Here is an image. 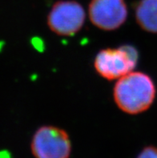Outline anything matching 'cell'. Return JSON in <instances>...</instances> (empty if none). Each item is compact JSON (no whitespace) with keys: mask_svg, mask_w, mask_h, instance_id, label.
I'll return each mask as SVG.
<instances>
[{"mask_svg":"<svg viewBox=\"0 0 157 158\" xmlns=\"http://www.w3.org/2000/svg\"><path fill=\"white\" fill-rule=\"evenodd\" d=\"M85 19V10L81 4L72 0H61L52 6L47 23L55 34L73 36L81 30Z\"/></svg>","mask_w":157,"mask_h":158,"instance_id":"cell-3","label":"cell"},{"mask_svg":"<svg viewBox=\"0 0 157 158\" xmlns=\"http://www.w3.org/2000/svg\"><path fill=\"white\" fill-rule=\"evenodd\" d=\"M139 60V52L132 45L105 48L96 54L94 68L97 74L107 80H119L134 71Z\"/></svg>","mask_w":157,"mask_h":158,"instance_id":"cell-2","label":"cell"},{"mask_svg":"<svg viewBox=\"0 0 157 158\" xmlns=\"http://www.w3.org/2000/svg\"><path fill=\"white\" fill-rule=\"evenodd\" d=\"M135 17L142 30L157 34V0H139L135 8Z\"/></svg>","mask_w":157,"mask_h":158,"instance_id":"cell-6","label":"cell"},{"mask_svg":"<svg viewBox=\"0 0 157 158\" xmlns=\"http://www.w3.org/2000/svg\"><path fill=\"white\" fill-rule=\"evenodd\" d=\"M71 150L68 133L56 126L40 127L31 140V151L35 158H69Z\"/></svg>","mask_w":157,"mask_h":158,"instance_id":"cell-4","label":"cell"},{"mask_svg":"<svg viewBox=\"0 0 157 158\" xmlns=\"http://www.w3.org/2000/svg\"><path fill=\"white\" fill-rule=\"evenodd\" d=\"M156 88L150 76L142 72H132L117 80L113 88L116 106L129 115L147 111L154 103Z\"/></svg>","mask_w":157,"mask_h":158,"instance_id":"cell-1","label":"cell"},{"mask_svg":"<svg viewBox=\"0 0 157 158\" xmlns=\"http://www.w3.org/2000/svg\"><path fill=\"white\" fill-rule=\"evenodd\" d=\"M127 6L124 0H92L88 6L90 21L103 31H115L126 22Z\"/></svg>","mask_w":157,"mask_h":158,"instance_id":"cell-5","label":"cell"},{"mask_svg":"<svg viewBox=\"0 0 157 158\" xmlns=\"http://www.w3.org/2000/svg\"><path fill=\"white\" fill-rule=\"evenodd\" d=\"M137 158H157V148L153 146L146 147L141 151Z\"/></svg>","mask_w":157,"mask_h":158,"instance_id":"cell-7","label":"cell"}]
</instances>
